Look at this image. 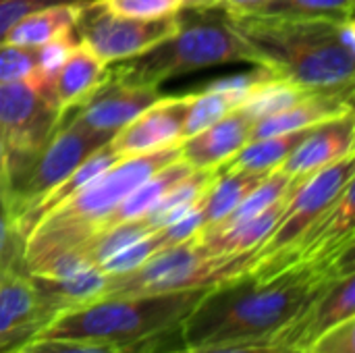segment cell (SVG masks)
I'll return each mask as SVG.
<instances>
[{
	"label": "cell",
	"mask_w": 355,
	"mask_h": 353,
	"mask_svg": "<svg viewBox=\"0 0 355 353\" xmlns=\"http://www.w3.org/2000/svg\"><path fill=\"white\" fill-rule=\"evenodd\" d=\"M354 273V256L335 264H297L270 277L245 273L208 287L179 327L183 347L268 345L331 281Z\"/></svg>",
	"instance_id": "cell-1"
},
{
	"label": "cell",
	"mask_w": 355,
	"mask_h": 353,
	"mask_svg": "<svg viewBox=\"0 0 355 353\" xmlns=\"http://www.w3.org/2000/svg\"><path fill=\"white\" fill-rule=\"evenodd\" d=\"M231 21L252 48L256 64L268 67L304 92L354 89L355 54L339 40L341 21L256 12L237 15Z\"/></svg>",
	"instance_id": "cell-2"
},
{
	"label": "cell",
	"mask_w": 355,
	"mask_h": 353,
	"mask_svg": "<svg viewBox=\"0 0 355 353\" xmlns=\"http://www.w3.org/2000/svg\"><path fill=\"white\" fill-rule=\"evenodd\" d=\"M177 158H181V146L123 158L67 202L52 208L23 239L21 258L25 270L33 273L50 258L77 248L96 235L104 218L129 191Z\"/></svg>",
	"instance_id": "cell-3"
},
{
	"label": "cell",
	"mask_w": 355,
	"mask_h": 353,
	"mask_svg": "<svg viewBox=\"0 0 355 353\" xmlns=\"http://www.w3.org/2000/svg\"><path fill=\"white\" fill-rule=\"evenodd\" d=\"M177 29L152 48L108 67V77L160 87L164 81L218 64L250 62L256 56L233 27L231 17L218 6H183Z\"/></svg>",
	"instance_id": "cell-4"
},
{
	"label": "cell",
	"mask_w": 355,
	"mask_h": 353,
	"mask_svg": "<svg viewBox=\"0 0 355 353\" xmlns=\"http://www.w3.org/2000/svg\"><path fill=\"white\" fill-rule=\"evenodd\" d=\"M204 291L206 289H187L152 295L102 298L56 314L33 337L85 339L133 350L164 333L179 331Z\"/></svg>",
	"instance_id": "cell-5"
},
{
	"label": "cell",
	"mask_w": 355,
	"mask_h": 353,
	"mask_svg": "<svg viewBox=\"0 0 355 353\" xmlns=\"http://www.w3.org/2000/svg\"><path fill=\"white\" fill-rule=\"evenodd\" d=\"M250 262L252 254L208 256L193 237L185 243L156 252L129 273L108 275L102 298L208 289L245 275L250 270Z\"/></svg>",
	"instance_id": "cell-6"
},
{
	"label": "cell",
	"mask_w": 355,
	"mask_h": 353,
	"mask_svg": "<svg viewBox=\"0 0 355 353\" xmlns=\"http://www.w3.org/2000/svg\"><path fill=\"white\" fill-rule=\"evenodd\" d=\"M110 139L112 135L85 127L73 117V112L64 114L46 146L19 173L6 179V196L12 221L17 223L52 187L67 179L81 162H85Z\"/></svg>",
	"instance_id": "cell-7"
},
{
	"label": "cell",
	"mask_w": 355,
	"mask_h": 353,
	"mask_svg": "<svg viewBox=\"0 0 355 353\" xmlns=\"http://www.w3.org/2000/svg\"><path fill=\"white\" fill-rule=\"evenodd\" d=\"M354 160L355 152H349L347 156L304 177L300 187L291 193L279 225L264 239V243L252 252L250 266L285 252L322 218L341 191L354 183Z\"/></svg>",
	"instance_id": "cell-8"
},
{
	"label": "cell",
	"mask_w": 355,
	"mask_h": 353,
	"mask_svg": "<svg viewBox=\"0 0 355 353\" xmlns=\"http://www.w3.org/2000/svg\"><path fill=\"white\" fill-rule=\"evenodd\" d=\"M60 121L56 106L31 83H0V141L6 152V179L46 146Z\"/></svg>",
	"instance_id": "cell-9"
},
{
	"label": "cell",
	"mask_w": 355,
	"mask_h": 353,
	"mask_svg": "<svg viewBox=\"0 0 355 353\" xmlns=\"http://www.w3.org/2000/svg\"><path fill=\"white\" fill-rule=\"evenodd\" d=\"M177 15L164 19H129L110 12L100 0L87 2L79 8L75 21V35L83 42L104 64L127 60L168 37L177 29Z\"/></svg>",
	"instance_id": "cell-10"
},
{
	"label": "cell",
	"mask_w": 355,
	"mask_h": 353,
	"mask_svg": "<svg viewBox=\"0 0 355 353\" xmlns=\"http://www.w3.org/2000/svg\"><path fill=\"white\" fill-rule=\"evenodd\" d=\"M355 318V275H345L324 285L302 310L289 320L268 345L308 352V347L335 325Z\"/></svg>",
	"instance_id": "cell-11"
},
{
	"label": "cell",
	"mask_w": 355,
	"mask_h": 353,
	"mask_svg": "<svg viewBox=\"0 0 355 353\" xmlns=\"http://www.w3.org/2000/svg\"><path fill=\"white\" fill-rule=\"evenodd\" d=\"M189 100L191 94L158 98L152 106H148L133 121L121 127L112 135L110 146L114 148V152L121 154V158L181 146Z\"/></svg>",
	"instance_id": "cell-12"
},
{
	"label": "cell",
	"mask_w": 355,
	"mask_h": 353,
	"mask_svg": "<svg viewBox=\"0 0 355 353\" xmlns=\"http://www.w3.org/2000/svg\"><path fill=\"white\" fill-rule=\"evenodd\" d=\"M158 98V87L131 85L106 75V79L92 92V96L71 112L85 127L114 135L121 127L133 121Z\"/></svg>",
	"instance_id": "cell-13"
},
{
	"label": "cell",
	"mask_w": 355,
	"mask_h": 353,
	"mask_svg": "<svg viewBox=\"0 0 355 353\" xmlns=\"http://www.w3.org/2000/svg\"><path fill=\"white\" fill-rule=\"evenodd\" d=\"M50 318L25 270L0 275V350L31 339Z\"/></svg>",
	"instance_id": "cell-14"
},
{
	"label": "cell",
	"mask_w": 355,
	"mask_h": 353,
	"mask_svg": "<svg viewBox=\"0 0 355 353\" xmlns=\"http://www.w3.org/2000/svg\"><path fill=\"white\" fill-rule=\"evenodd\" d=\"M355 117L354 112L314 125L297 148L283 160L279 171L291 177H306L343 156L354 152Z\"/></svg>",
	"instance_id": "cell-15"
},
{
	"label": "cell",
	"mask_w": 355,
	"mask_h": 353,
	"mask_svg": "<svg viewBox=\"0 0 355 353\" xmlns=\"http://www.w3.org/2000/svg\"><path fill=\"white\" fill-rule=\"evenodd\" d=\"M254 121L237 106L204 131L181 141V158L193 169H218L248 141Z\"/></svg>",
	"instance_id": "cell-16"
},
{
	"label": "cell",
	"mask_w": 355,
	"mask_h": 353,
	"mask_svg": "<svg viewBox=\"0 0 355 353\" xmlns=\"http://www.w3.org/2000/svg\"><path fill=\"white\" fill-rule=\"evenodd\" d=\"M354 112V89H339V92H316L306 94L300 102L289 106L287 110L256 121L252 125L250 141L302 131L339 117Z\"/></svg>",
	"instance_id": "cell-17"
},
{
	"label": "cell",
	"mask_w": 355,
	"mask_h": 353,
	"mask_svg": "<svg viewBox=\"0 0 355 353\" xmlns=\"http://www.w3.org/2000/svg\"><path fill=\"white\" fill-rule=\"evenodd\" d=\"M106 75L108 64H104L83 42H77L52 83V98L58 114L64 117L81 106Z\"/></svg>",
	"instance_id": "cell-18"
},
{
	"label": "cell",
	"mask_w": 355,
	"mask_h": 353,
	"mask_svg": "<svg viewBox=\"0 0 355 353\" xmlns=\"http://www.w3.org/2000/svg\"><path fill=\"white\" fill-rule=\"evenodd\" d=\"M121 158L119 152H114V148L110 146V141L106 146H102L100 150H96L85 162H81L67 179H62L56 187H52L29 212H25L17 223H15V229H17V235L21 239V248H23V239L27 237V233L33 229V225L44 216L48 214L52 208H56L58 204L67 202L71 196H75L79 189H83L87 183H92L96 177H100L102 173H106L110 166H114Z\"/></svg>",
	"instance_id": "cell-19"
},
{
	"label": "cell",
	"mask_w": 355,
	"mask_h": 353,
	"mask_svg": "<svg viewBox=\"0 0 355 353\" xmlns=\"http://www.w3.org/2000/svg\"><path fill=\"white\" fill-rule=\"evenodd\" d=\"M29 279L44 304V308L54 318L60 312H67V310H73V308H79V306L100 300L104 295L108 275L102 273L100 268H87L83 273H77L71 277H60V279L37 277V275H29Z\"/></svg>",
	"instance_id": "cell-20"
},
{
	"label": "cell",
	"mask_w": 355,
	"mask_h": 353,
	"mask_svg": "<svg viewBox=\"0 0 355 353\" xmlns=\"http://www.w3.org/2000/svg\"><path fill=\"white\" fill-rule=\"evenodd\" d=\"M291 196L283 198L281 202H277L275 206H270L268 210H264L262 214L243 221L239 225H233L229 229L223 231H214V233H206V235H196L198 243L202 246V250L208 256H239V254H252L254 250H258L264 239L272 233V229L279 225L287 202Z\"/></svg>",
	"instance_id": "cell-21"
},
{
	"label": "cell",
	"mask_w": 355,
	"mask_h": 353,
	"mask_svg": "<svg viewBox=\"0 0 355 353\" xmlns=\"http://www.w3.org/2000/svg\"><path fill=\"white\" fill-rule=\"evenodd\" d=\"M196 169L185 162L183 158H177L173 160L171 164L162 166L160 171H156L154 175H150L144 183H139L133 191H129L121 202L119 206L104 218V223L100 225L98 233L104 231V229H110L114 225H121V223H127V221H137V218H144L152 208L154 204L173 187L177 185L181 179H185L187 175H191ZM94 237V235H92Z\"/></svg>",
	"instance_id": "cell-22"
},
{
	"label": "cell",
	"mask_w": 355,
	"mask_h": 353,
	"mask_svg": "<svg viewBox=\"0 0 355 353\" xmlns=\"http://www.w3.org/2000/svg\"><path fill=\"white\" fill-rule=\"evenodd\" d=\"M272 173V171H270ZM268 173H252V171H218L216 179L212 181L208 193L202 202V229L206 233L220 225L241 202L243 198L258 187V183Z\"/></svg>",
	"instance_id": "cell-23"
},
{
	"label": "cell",
	"mask_w": 355,
	"mask_h": 353,
	"mask_svg": "<svg viewBox=\"0 0 355 353\" xmlns=\"http://www.w3.org/2000/svg\"><path fill=\"white\" fill-rule=\"evenodd\" d=\"M79 8L81 6L77 4H56L35 10L25 19H21L19 23H15L6 31L4 40L10 44L37 48L67 31H73L75 21L79 17Z\"/></svg>",
	"instance_id": "cell-24"
},
{
	"label": "cell",
	"mask_w": 355,
	"mask_h": 353,
	"mask_svg": "<svg viewBox=\"0 0 355 353\" xmlns=\"http://www.w3.org/2000/svg\"><path fill=\"white\" fill-rule=\"evenodd\" d=\"M310 129L312 127L293 131V133L252 139L233 158H229L225 164H220L218 171H252V173L277 171L283 164V160L297 148V144L308 135Z\"/></svg>",
	"instance_id": "cell-25"
},
{
	"label": "cell",
	"mask_w": 355,
	"mask_h": 353,
	"mask_svg": "<svg viewBox=\"0 0 355 353\" xmlns=\"http://www.w3.org/2000/svg\"><path fill=\"white\" fill-rule=\"evenodd\" d=\"M306 94L308 92H304L295 83H291L283 77H275V79L260 83L239 104V108L256 123V121H262V119H268V117H275V114L287 110L289 106L300 102Z\"/></svg>",
	"instance_id": "cell-26"
},
{
	"label": "cell",
	"mask_w": 355,
	"mask_h": 353,
	"mask_svg": "<svg viewBox=\"0 0 355 353\" xmlns=\"http://www.w3.org/2000/svg\"><path fill=\"white\" fill-rule=\"evenodd\" d=\"M256 15L343 21L354 17V0H266Z\"/></svg>",
	"instance_id": "cell-27"
},
{
	"label": "cell",
	"mask_w": 355,
	"mask_h": 353,
	"mask_svg": "<svg viewBox=\"0 0 355 353\" xmlns=\"http://www.w3.org/2000/svg\"><path fill=\"white\" fill-rule=\"evenodd\" d=\"M189 94H191V100H189L185 123H183V139L204 131L206 127L223 119L227 112L237 108V104L220 92L200 87Z\"/></svg>",
	"instance_id": "cell-28"
},
{
	"label": "cell",
	"mask_w": 355,
	"mask_h": 353,
	"mask_svg": "<svg viewBox=\"0 0 355 353\" xmlns=\"http://www.w3.org/2000/svg\"><path fill=\"white\" fill-rule=\"evenodd\" d=\"M160 250H164V239H162V233L156 229V231L148 233L146 237H141L139 241L127 246L125 250H121L114 256H110L108 260H104L98 268L102 273H106V275L129 273V270L137 268L141 262H146L150 256H154Z\"/></svg>",
	"instance_id": "cell-29"
},
{
	"label": "cell",
	"mask_w": 355,
	"mask_h": 353,
	"mask_svg": "<svg viewBox=\"0 0 355 353\" xmlns=\"http://www.w3.org/2000/svg\"><path fill=\"white\" fill-rule=\"evenodd\" d=\"M8 270H25V266L21 258V239L15 231V221L6 196V179H4L0 183V275Z\"/></svg>",
	"instance_id": "cell-30"
},
{
	"label": "cell",
	"mask_w": 355,
	"mask_h": 353,
	"mask_svg": "<svg viewBox=\"0 0 355 353\" xmlns=\"http://www.w3.org/2000/svg\"><path fill=\"white\" fill-rule=\"evenodd\" d=\"M37 48L0 40V83L29 81L35 75Z\"/></svg>",
	"instance_id": "cell-31"
},
{
	"label": "cell",
	"mask_w": 355,
	"mask_h": 353,
	"mask_svg": "<svg viewBox=\"0 0 355 353\" xmlns=\"http://www.w3.org/2000/svg\"><path fill=\"white\" fill-rule=\"evenodd\" d=\"M252 67L254 69H250L245 73H233V75H227V77H218V79L206 83L204 89L220 92V94H225L227 98H231L239 106L260 83L279 77L268 67H262V64H252Z\"/></svg>",
	"instance_id": "cell-32"
},
{
	"label": "cell",
	"mask_w": 355,
	"mask_h": 353,
	"mask_svg": "<svg viewBox=\"0 0 355 353\" xmlns=\"http://www.w3.org/2000/svg\"><path fill=\"white\" fill-rule=\"evenodd\" d=\"M17 353H131V347H119L85 339H27Z\"/></svg>",
	"instance_id": "cell-33"
},
{
	"label": "cell",
	"mask_w": 355,
	"mask_h": 353,
	"mask_svg": "<svg viewBox=\"0 0 355 353\" xmlns=\"http://www.w3.org/2000/svg\"><path fill=\"white\" fill-rule=\"evenodd\" d=\"M104 8L129 19H164L177 15L185 0H100Z\"/></svg>",
	"instance_id": "cell-34"
},
{
	"label": "cell",
	"mask_w": 355,
	"mask_h": 353,
	"mask_svg": "<svg viewBox=\"0 0 355 353\" xmlns=\"http://www.w3.org/2000/svg\"><path fill=\"white\" fill-rule=\"evenodd\" d=\"M87 2L94 0H0V40H4L6 31L19 23L21 19H25L27 15L48 8V6H56V4H77L83 6Z\"/></svg>",
	"instance_id": "cell-35"
},
{
	"label": "cell",
	"mask_w": 355,
	"mask_h": 353,
	"mask_svg": "<svg viewBox=\"0 0 355 353\" xmlns=\"http://www.w3.org/2000/svg\"><path fill=\"white\" fill-rule=\"evenodd\" d=\"M308 353H355V318L343 320L322 333Z\"/></svg>",
	"instance_id": "cell-36"
},
{
	"label": "cell",
	"mask_w": 355,
	"mask_h": 353,
	"mask_svg": "<svg viewBox=\"0 0 355 353\" xmlns=\"http://www.w3.org/2000/svg\"><path fill=\"white\" fill-rule=\"evenodd\" d=\"M164 353H308L285 350L277 345H216V347H181Z\"/></svg>",
	"instance_id": "cell-37"
},
{
	"label": "cell",
	"mask_w": 355,
	"mask_h": 353,
	"mask_svg": "<svg viewBox=\"0 0 355 353\" xmlns=\"http://www.w3.org/2000/svg\"><path fill=\"white\" fill-rule=\"evenodd\" d=\"M266 0H212L210 6H218L223 8L227 15L237 17V15H250L256 12Z\"/></svg>",
	"instance_id": "cell-38"
},
{
	"label": "cell",
	"mask_w": 355,
	"mask_h": 353,
	"mask_svg": "<svg viewBox=\"0 0 355 353\" xmlns=\"http://www.w3.org/2000/svg\"><path fill=\"white\" fill-rule=\"evenodd\" d=\"M6 179V152H4V146L0 141V183Z\"/></svg>",
	"instance_id": "cell-39"
},
{
	"label": "cell",
	"mask_w": 355,
	"mask_h": 353,
	"mask_svg": "<svg viewBox=\"0 0 355 353\" xmlns=\"http://www.w3.org/2000/svg\"><path fill=\"white\" fill-rule=\"evenodd\" d=\"M212 0H185L183 6H210Z\"/></svg>",
	"instance_id": "cell-40"
},
{
	"label": "cell",
	"mask_w": 355,
	"mask_h": 353,
	"mask_svg": "<svg viewBox=\"0 0 355 353\" xmlns=\"http://www.w3.org/2000/svg\"><path fill=\"white\" fill-rule=\"evenodd\" d=\"M10 353H17V352H10Z\"/></svg>",
	"instance_id": "cell-41"
}]
</instances>
